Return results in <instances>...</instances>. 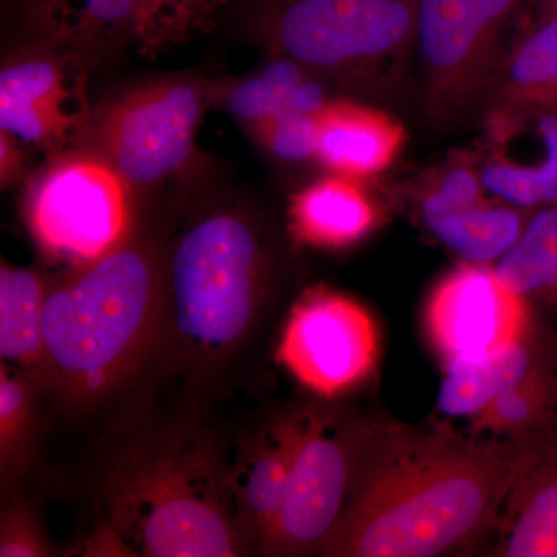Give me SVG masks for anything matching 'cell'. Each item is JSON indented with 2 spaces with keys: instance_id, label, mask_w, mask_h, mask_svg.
Wrapping results in <instances>:
<instances>
[{
  "instance_id": "cell-1",
  "label": "cell",
  "mask_w": 557,
  "mask_h": 557,
  "mask_svg": "<svg viewBox=\"0 0 557 557\" xmlns=\"http://www.w3.org/2000/svg\"><path fill=\"white\" fill-rule=\"evenodd\" d=\"M527 442L366 424L346 508L321 556L440 557L486 548Z\"/></svg>"
},
{
  "instance_id": "cell-2",
  "label": "cell",
  "mask_w": 557,
  "mask_h": 557,
  "mask_svg": "<svg viewBox=\"0 0 557 557\" xmlns=\"http://www.w3.org/2000/svg\"><path fill=\"white\" fill-rule=\"evenodd\" d=\"M231 461L203 429L164 426L121 445L97 480L101 522L145 557H234L248 548Z\"/></svg>"
},
{
  "instance_id": "cell-3",
  "label": "cell",
  "mask_w": 557,
  "mask_h": 557,
  "mask_svg": "<svg viewBox=\"0 0 557 557\" xmlns=\"http://www.w3.org/2000/svg\"><path fill=\"white\" fill-rule=\"evenodd\" d=\"M161 260L124 242L49 288L44 310L47 383L67 408L97 405L123 386L159 339Z\"/></svg>"
},
{
  "instance_id": "cell-4",
  "label": "cell",
  "mask_w": 557,
  "mask_h": 557,
  "mask_svg": "<svg viewBox=\"0 0 557 557\" xmlns=\"http://www.w3.org/2000/svg\"><path fill=\"white\" fill-rule=\"evenodd\" d=\"M269 292V256L255 223L231 211L201 215L161 262L152 358L193 379L215 375L258 329Z\"/></svg>"
},
{
  "instance_id": "cell-5",
  "label": "cell",
  "mask_w": 557,
  "mask_h": 557,
  "mask_svg": "<svg viewBox=\"0 0 557 557\" xmlns=\"http://www.w3.org/2000/svg\"><path fill=\"white\" fill-rule=\"evenodd\" d=\"M420 0H267L262 24L282 57L310 72L383 86L416 49Z\"/></svg>"
},
{
  "instance_id": "cell-6",
  "label": "cell",
  "mask_w": 557,
  "mask_h": 557,
  "mask_svg": "<svg viewBox=\"0 0 557 557\" xmlns=\"http://www.w3.org/2000/svg\"><path fill=\"white\" fill-rule=\"evenodd\" d=\"M366 424L327 408L295 410L287 496L260 555L321 556L343 518Z\"/></svg>"
},
{
  "instance_id": "cell-7",
  "label": "cell",
  "mask_w": 557,
  "mask_h": 557,
  "mask_svg": "<svg viewBox=\"0 0 557 557\" xmlns=\"http://www.w3.org/2000/svg\"><path fill=\"white\" fill-rule=\"evenodd\" d=\"M25 219L47 256L81 269L127 242L129 185L109 163L90 157L57 161L33 180Z\"/></svg>"
},
{
  "instance_id": "cell-8",
  "label": "cell",
  "mask_w": 557,
  "mask_h": 557,
  "mask_svg": "<svg viewBox=\"0 0 557 557\" xmlns=\"http://www.w3.org/2000/svg\"><path fill=\"white\" fill-rule=\"evenodd\" d=\"M380 357L375 319L333 289H307L289 310L277 359L304 387L335 398L361 386Z\"/></svg>"
},
{
  "instance_id": "cell-9",
  "label": "cell",
  "mask_w": 557,
  "mask_h": 557,
  "mask_svg": "<svg viewBox=\"0 0 557 557\" xmlns=\"http://www.w3.org/2000/svg\"><path fill=\"white\" fill-rule=\"evenodd\" d=\"M201 113L203 101L193 84H153L124 95L102 123L110 166L129 186L170 177L193 153Z\"/></svg>"
},
{
  "instance_id": "cell-10",
  "label": "cell",
  "mask_w": 557,
  "mask_h": 557,
  "mask_svg": "<svg viewBox=\"0 0 557 557\" xmlns=\"http://www.w3.org/2000/svg\"><path fill=\"white\" fill-rule=\"evenodd\" d=\"M416 49L424 73L429 115L453 121L483 104L502 54L469 0H420Z\"/></svg>"
},
{
  "instance_id": "cell-11",
  "label": "cell",
  "mask_w": 557,
  "mask_h": 557,
  "mask_svg": "<svg viewBox=\"0 0 557 557\" xmlns=\"http://www.w3.org/2000/svg\"><path fill=\"white\" fill-rule=\"evenodd\" d=\"M534 321L525 299L493 263H458L432 288L424 311L429 341L443 364L518 339Z\"/></svg>"
},
{
  "instance_id": "cell-12",
  "label": "cell",
  "mask_w": 557,
  "mask_h": 557,
  "mask_svg": "<svg viewBox=\"0 0 557 557\" xmlns=\"http://www.w3.org/2000/svg\"><path fill=\"white\" fill-rule=\"evenodd\" d=\"M475 153L486 189L515 207L557 205V112L486 108Z\"/></svg>"
},
{
  "instance_id": "cell-13",
  "label": "cell",
  "mask_w": 557,
  "mask_h": 557,
  "mask_svg": "<svg viewBox=\"0 0 557 557\" xmlns=\"http://www.w3.org/2000/svg\"><path fill=\"white\" fill-rule=\"evenodd\" d=\"M491 537L487 556L557 557V424L528 440Z\"/></svg>"
},
{
  "instance_id": "cell-14",
  "label": "cell",
  "mask_w": 557,
  "mask_h": 557,
  "mask_svg": "<svg viewBox=\"0 0 557 557\" xmlns=\"http://www.w3.org/2000/svg\"><path fill=\"white\" fill-rule=\"evenodd\" d=\"M65 65L33 58L0 73V132L39 148L60 145L75 126L84 102Z\"/></svg>"
},
{
  "instance_id": "cell-15",
  "label": "cell",
  "mask_w": 557,
  "mask_h": 557,
  "mask_svg": "<svg viewBox=\"0 0 557 557\" xmlns=\"http://www.w3.org/2000/svg\"><path fill=\"white\" fill-rule=\"evenodd\" d=\"M295 412L271 421L231 461L230 487L248 552L262 553L287 496Z\"/></svg>"
},
{
  "instance_id": "cell-16",
  "label": "cell",
  "mask_w": 557,
  "mask_h": 557,
  "mask_svg": "<svg viewBox=\"0 0 557 557\" xmlns=\"http://www.w3.org/2000/svg\"><path fill=\"white\" fill-rule=\"evenodd\" d=\"M408 141L401 121L384 110L355 101H329L319 116L317 160L330 174L379 177Z\"/></svg>"
},
{
  "instance_id": "cell-17",
  "label": "cell",
  "mask_w": 557,
  "mask_h": 557,
  "mask_svg": "<svg viewBox=\"0 0 557 557\" xmlns=\"http://www.w3.org/2000/svg\"><path fill=\"white\" fill-rule=\"evenodd\" d=\"M557 348V338L534 324L520 338L478 357L446 362L438 394V410L449 418L474 420L507 388L525 379Z\"/></svg>"
},
{
  "instance_id": "cell-18",
  "label": "cell",
  "mask_w": 557,
  "mask_h": 557,
  "mask_svg": "<svg viewBox=\"0 0 557 557\" xmlns=\"http://www.w3.org/2000/svg\"><path fill=\"white\" fill-rule=\"evenodd\" d=\"M380 201L361 180L330 174L289 200V233L300 244L322 249L355 247L383 223Z\"/></svg>"
},
{
  "instance_id": "cell-19",
  "label": "cell",
  "mask_w": 557,
  "mask_h": 557,
  "mask_svg": "<svg viewBox=\"0 0 557 557\" xmlns=\"http://www.w3.org/2000/svg\"><path fill=\"white\" fill-rule=\"evenodd\" d=\"M483 108L557 112V14L530 22L502 57Z\"/></svg>"
},
{
  "instance_id": "cell-20",
  "label": "cell",
  "mask_w": 557,
  "mask_h": 557,
  "mask_svg": "<svg viewBox=\"0 0 557 557\" xmlns=\"http://www.w3.org/2000/svg\"><path fill=\"white\" fill-rule=\"evenodd\" d=\"M46 281L32 269L0 267V357L2 362L32 373L46 391L47 358L44 343Z\"/></svg>"
},
{
  "instance_id": "cell-21",
  "label": "cell",
  "mask_w": 557,
  "mask_h": 557,
  "mask_svg": "<svg viewBox=\"0 0 557 557\" xmlns=\"http://www.w3.org/2000/svg\"><path fill=\"white\" fill-rule=\"evenodd\" d=\"M533 212L490 194L421 222L460 262L494 263L518 244Z\"/></svg>"
},
{
  "instance_id": "cell-22",
  "label": "cell",
  "mask_w": 557,
  "mask_h": 557,
  "mask_svg": "<svg viewBox=\"0 0 557 557\" xmlns=\"http://www.w3.org/2000/svg\"><path fill=\"white\" fill-rule=\"evenodd\" d=\"M496 269L525 299L539 324L557 338V205L531 214L518 244Z\"/></svg>"
},
{
  "instance_id": "cell-23",
  "label": "cell",
  "mask_w": 557,
  "mask_h": 557,
  "mask_svg": "<svg viewBox=\"0 0 557 557\" xmlns=\"http://www.w3.org/2000/svg\"><path fill=\"white\" fill-rule=\"evenodd\" d=\"M137 0H27V16L44 35L95 46L134 33Z\"/></svg>"
},
{
  "instance_id": "cell-24",
  "label": "cell",
  "mask_w": 557,
  "mask_h": 557,
  "mask_svg": "<svg viewBox=\"0 0 557 557\" xmlns=\"http://www.w3.org/2000/svg\"><path fill=\"white\" fill-rule=\"evenodd\" d=\"M46 391L25 370L0 362V478L2 490L20 482L35 457L39 397Z\"/></svg>"
},
{
  "instance_id": "cell-25",
  "label": "cell",
  "mask_w": 557,
  "mask_h": 557,
  "mask_svg": "<svg viewBox=\"0 0 557 557\" xmlns=\"http://www.w3.org/2000/svg\"><path fill=\"white\" fill-rule=\"evenodd\" d=\"M226 0H137L134 33L143 54L157 53L214 24Z\"/></svg>"
},
{
  "instance_id": "cell-26",
  "label": "cell",
  "mask_w": 557,
  "mask_h": 557,
  "mask_svg": "<svg viewBox=\"0 0 557 557\" xmlns=\"http://www.w3.org/2000/svg\"><path fill=\"white\" fill-rule=\"evenodd\" d=\"M307 70L287 57L267 64L260 75L242 81L231 89L226 104L230 112L249 129L281 112L292 95L307 78Z\"/></svg>"
},
{
  "instance_id": "cell-27",
  "label": "cell",
  "mask_w": 557,
  "mask_h": 557,
  "mask_svg": "<svg viewBox=\"0 0 557 557\" xmlns=\"http://www.w3.org/2000/svg\"><path fill=\"white\" fill-rule=\"evenodd\" d=\"M321 112H307L296 108L289 100L281 112L251 131L267 152L278 160L289 161V163L314 160Z\"/></svg>"
},
{
  "instance_id": "cell-28",
  "label": "cell",
  "mask_w": 557,
  "mask_h": 557,
  "mask_svg": "<svg viewBox=\"0 0 557 557\" xmlns=\"http://www.w3.org/2000/svg\"><path fill=\"white\" fill-rule=\"evenodd\" d=\"M57 555L36 509L24 497L3 496L0 516V556L49 557Z\"/></svg>"
},
{
  "instance_id": "cell-29",
  "label": "cell",
  "mask_w": 557,
  "mask_h": 557,
  "mask_svg": "<svg viewBox=\"0 0 557 557\" xmlns=\"http://www.w3.org/2000/svg\"><path fill=\"white\" fill-rule=\"evenodd\" d=\"M494 38L502 40L505 28L525 0H469Z\"/></svg>"
},
{
  "instance_id": "cell-30",
  "label": "cell",
  "mask_w": 557,
  "mask_h": 557,
  "mask_svg": "<svg viewBox=\"0 0 557 557\" xmlns=\"http://www.w3.org/2000/svg\"><path fill=\"white\" fill-rule=\"evenodd\" d=\"M0 157H2V178L3 182H9L11 177H13L14 171L17 170V164H20V157H17L16 148H14L13 141L9 134L2 132L0 134Z\"/></svg>"
},
{
  "instance_id": "cell-31",
  "label": "cell",
  "mask_w": 557,
  "mask_h": 557,
  "mask_svg": "<svg viewBox=\"0 0 557 557\" xmlns=\"http://www.w3.org/2000/svg\"><path fill=\"white\" fill-rule=\"evenodd\" d=\"M531 11V21L536 22L557 14V0H525Z\"/></svg>"
}]
</instances>
